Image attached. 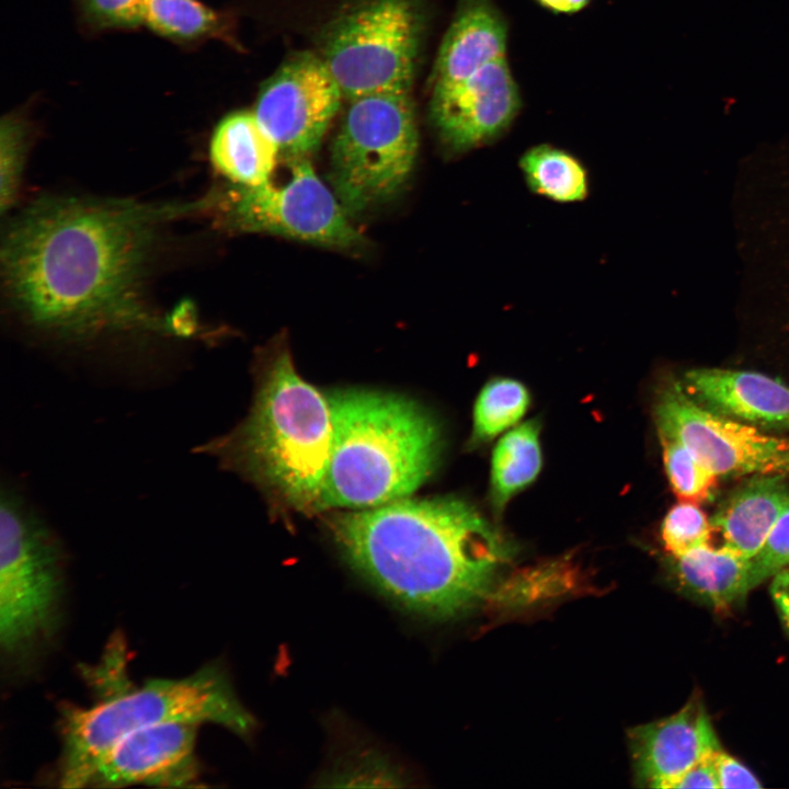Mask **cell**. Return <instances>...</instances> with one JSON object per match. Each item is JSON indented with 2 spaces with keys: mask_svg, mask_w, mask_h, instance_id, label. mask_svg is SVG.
I'll return each mask as SVG.
<instances>
[{
  "mask_svg": "<svg viewBox=\"0 0 789 789\" xmlns=\"http://www.w3.org/2000/svg\"><path fill=\"white\" fill-rule=\"evenodd\" d=\"M712 526L696 503L681 502L665 515L661 538L667 552L679 558L689 551L709 546Z\"/></svg>",
  "mask_w": 789,
  "mask_h": 789,
  "instance_id": "obj_25",
  "label": "cell"
},
{
  "mask_svg": "<svg viewBox=\"0 0 789 789\" xmlns=\"http://www.w3.org/2000/svg\"><path fill=\"white\" fill-rule=\"evenodd\" d=\"M789 564V508L778 518L764 545L750 559V586L755 587Z\"/></svg>",
  "mask_w": 789,
  "mask_h": 789,
  "instance_id": "obj_28",
  "label": "cell"
},
{
  "mask_svg": "<svg viewBox=\"0 0 789 789\" xmlns=\"http://www.w3.org/2000/svg\"><path fill=\"white\" fill-rule=\"evenodd\" d=\"M507 38L506 19L494 0H459L438 50L433 88L461 81L506 57Z\"/></svg>",
  "mask_w": 789,
  "mask_h": 789,
  "instance_id": "obj_16",
  "label": "cell"
},
{
  "mask_svg": "<svg viewBox=\"0 0 789 789\" xmlns=\"http://www.w3.org/2000/svg\"><path fill=\"white\" fill-rule=\"evenodd\" d=\"M655 421L659 436L681 442L717 476L789 473V438L702 408L681 381L660 391Z\"/></svg>",
  "mask_w": 789,
  "mask_h": 789,
  "instance_id": "obj_10",
  "label": "cell"
},
{
  "mask_svg": "<svg viewBox=\"0 0 789 789\" xmlns=\"http://www.w3.org/2000/svg\"><path fill=\"white\" fill-rule=\"evenodd\" d=\"M660 441L667 478L681 501L697 504L710 498L718 476L677 439L660 436Z\"/></svg>",
  "mask_w": 789,
  "mask_h": 789,
  "instance_id": "obj_24",
  "label": "cell"
},
{
  "mask_svg": "<svg viewBox=\"0 0 789 789\" xmlns=\"http://www.w3.org/2000/svg\"><path fill=\"white\" fill-rule=\"evenodd\" d=\"M85 22L95 28H132L142 24L141 0H79Z\"/></svg>",
  "mask_w": 789,
  "mask_h": 789,
  "instance_id": "obj_29",
  "label": "cell"
},
{
  "mask_svg": "<svg viewBox=\"0 0 789 789\" xmlns=\"http://www.w3.org/2000/svg\"><path fill=\"white\" fill-rule=\"evenodd\" d=\"M332 435L328 396L298 375L281 345L261 362L248 416L198 449L283 506L312 513L322 510Z\"/></svg>",
  "mask_w": 789,
  "mask_h": 789,
  "instance_id": "obj_3",
  "label": "cell"
},
{
  "mask_svg": "<svg viewBox=\"0 0 789 789\" xmlns=\"http://www.w3.org/2000/svg\"><path fill=\"white\" fill-rule=\"evenodd\" d=\"M291 178L282 186L270 181L214 194L222 222L236 230L265 232L338 249H356L364 236L351 224L335 194L307 158L290 160Z\"/></svg>",
  "mask_w": 789,
  "mask_h": 789,
  "instance_id": "obj_9",
  "label": "cell"
},
{
  "mask_svg": "<svg viewBox=\"0 0 789 789\" xmlns=\"http://www.w3.org/2000/svg\"><path fill=\"white\" fill-rule=\"evenodd\" d=\"M343 98L322 58L298 53L264 83L253 113L281 155L307 158L318 149Z\"/></svg>",
  "mask_w": 789,
  "mask_h": 789,
  "instance_id": "obj_11",
  "label": "cell"
},
{
  "mask_svg": "<svg viewBox=\"0 0 789 789\" xmlns=\"http://www.w3.org/2000/svg\"><path fill=\"white\" fill-rule=\"evenodd\" d=\"M322 780L330 782V786H402L401 774L389 762L376 754L368 753H365L363 757L359 755L345 761Z\"/></svg>",
  "mask_w": 789,
  "mask_h": 789,
  "instance_id": "obj_27",
  "label": "cell"
},
{
  "mask_svg": "<svg viewBox=\"0 0 789 789\" xmlns=\"http://www.w3.org/2000/svg\"><path fill=\"white\" fill-rule=\"evenodd\" d=\"M528 188L557 203L584 201L590 191L588 172L570 151L549 144L528 148L518 162Z\"/></svg>",
  "mask_w": 789,
  "mask_h": 789,
  "instance_id": "obj_21",
  "label": "cell"
},
{
  "mask_svg": "<svg viewBox=\"0 0 789 789\" xmlns=\"http://www.w3.org/2000/svg\"><path fill=\"white\" fill-rule=\"evenodd\" d=\"M771 594L784 622L789 628V573L780 571L775 574Z\"/></svg>",
  "mask_w": 789,
  "mask_h": 789,
  "instance_id": "obj_32",
  "label": "cell"
},
{
  "mask_svg": "<svg viewBox=\"0 0 789 789\" xmlns=\"http://www.w3.org/2000/svg\"><path fill=\"white\" fill-rule=\"evenodd\" d=\"M186 204L45 197L11 221L2 240L5 291L25 321L83 340L133 330L170 332L145 304L142 279L159 228L209 209Z\"/></svg>",
  "mask_w": 789,
  "mask_h": 789,
  "instance_id": "obj_1",
  "label": "cell"
},
{
  "mask_svg": "<svg viewBox=\"0 0 789 789\" xmlns=\"http://www.w3.org/2000/svg\"><path fill=\"white\" fill-rule=\"evenodd\" d=\"M789 508V488L779 474H763L734 492L711 519L723 547L751 559Z\"/></svg>",
  "mask_w": 789,
  "mask_h": 789,
  "instance_id": "obj_17",
  "label": "cell"
},
{
  "mask_svg": "<svg viewBox=\"0 0 789 789\" xmlns=\"http://www.w3.org/2000/svg\"><path fill=\"white\" fill-rule=\"evenodd\" d=\"M328 526L355 570L430 618L455 617L480 603L511 556L503 535L456 498L401 499L335 514Z\"/></svg>",
  "mask_w": 789,
  "mask_h": 789,
  "instance_id": "obj_2",
  "label": "cell"
},
{
  "mask_svg": "<svg viewBox=\"0 0 789 789\" xmlns=\"http://www.w3.org/2000/svg\"><path fill=\"white\" fill-rule=\"evenodd\" d=\"M541 465L536 421L514 427L499 441L492 455L490 481V501L496 514H501L510 500L537 478Z\"/></svg>",
  "mask_w": 789,
  "mask_h": 789,
  "instance_id": "obj_20",
  "label": "cell"
},
{
  "mask_svg": "<svg viewBox=\"0 0 789 789\" xmlns=\"http://www.w3.org/2000/svg\"><path fill=\"white\" fill-rule=\"evenodd\" d=\"M279 155L277 144L254 113L248 111L226 115L214 129L209 144L215 169L240 186L268 182Z\"/></svg>",
  "mask_w": 789,
  "mask_h": 789,
  "instance_id": "obj_18",
  "label": "cell"
},
{
  "mask_svg": "<svg viewBox=\"0 0 789 789\" xmlns=\"http://www.w3.org/2000/svg\"><path fill=\"white\" fill-rule=\"evenodd\" d=\"M64 556L50 527L12 487L0 504V649L9 660L31 654L56 632Z\"/></svg>",
  "mask_w": 789,
  "mask_h": 789,
  "instance_id": "obj_6",
  "label": "cell"
},
{
  "mask_svg": "<svg viewBox=\"0 0 789 789\" xmlns=\"http://www.w3.org/2000/svg\"><path fill=\"white\" fill-rule=\"evenodd\" d=\"M628 737L636 779L660 789L720 748L706 709L695 700L667 718L633 728Z\"/></svg>",
  "mask_w": 789,
  "mask_h": 789,
  "instance_id": "obj_14",
  "label": "cell"
},
{
  "mask_svg": "<svg viewBox=\"0 0 789 789\" xmlns=\"http://www.w3.org/2000/svg\"><path fill=\"white\" fill-rule=\"evenodd\" d=\"M173 721L214 723L242 737L255 729V719L219 664H207L181 678L150 679L88 708L61 707L59 786L88 787L99 763L122 739Z\"/></svg>",
  "mask_w": 789,
  "mask_h": 789,
  "instance_id": "obj_5",
  "label": "cell"
},
{
  "mask_svg": "<svg viewBox=\"0 0 789 789\" xmlns=\"http://www.w3.org/2000/svg\"><path fill=\"white\" fill-rule=\"evenodd\" d=\"M713 764L721 789L762 787L757 777L747 767L721 748L714 752Z\"/></svg>",
  "mask_w": 789,
  "mask_h": 789,
  "instance_id": "obj_30",
  "label": "cell"
},
{
  "mask_svg": "<svg viewBox=\"0 0 789 789\" xmlns=\"http://www.w3.org/2000/svg\"><path fill=\"white\" fill-rule=\"evenodd\" d=\"M530 402L527 388L512 378H494L487 382L473 408L469 447H479L515 425Z\"/></svg>",
  "mask_w": 789,
  "mask_h": 789,
  "instance_id": "obj_22",
  "label": "cell"
},
{
  "mask_svg": "<svg viewBox=\"0 0 789 789\" xmlns=\"http://www.w3.org/2000/svg\"><path fill=\"white\" fill-rule=\"evenodd\" d=\"M142 24L180 42L210 36L220 27L218 15L198 0H141Z\"/></svg>",
  "mask_w": 789,
  "mask_h": 789,
  "instance_id": "obj_23",
  "label": "cell"
},
{
  "mask_svg": "<svg viewBox=\"0 0 789 789\" xmlns=\"http://www.w3.org/2000/svg\"><path fill=\"white\" fill-rule=\"evenodd\" d=\"M26 124L15 115L1 123V210L14 202L26 148Z\"/></svg>",
  "mask_w": 789,
  "mask_h": 789,
  "instance_id": "obj_26",
  "label": "cell"
},
{
  "mask_svg": "<svg viewBox=\"0 0 789 789\" xmlns=\"http://www.w3.org/2000/svg\"><path fill=\"white\" fill-rule=\"evenodd\" d=\"M674 559L682 587L718 610L728 608L751 590L750 559L723 547L709 545Z\"/></svg>",
  "mask_w": 789,
  "mask_h": 789,
  "instance_id": "obj_19",
  "label": "cell"
},
{
  "mask_svg": "<svg viewBox=\"0 0 789 789\" xmlns=\"http://www.w3.org/2000/svg\"><path fill=\"white\" fill-rule=\"evenodd\" d=\"M348 101L331 148L329 178L351 216L401 192L414 167L419 134L410 91Z\"/></svg>",
  "mask_w": 789,
  "mask_h": 789,
  "instance_id": "obj_7",
  "label": "cell"
},
{
  "mask_svg": "<svg viewBox=\"0 0 789 789\" xmlns=\"http://www.w3.org/2000/svg\"><path fill=\"white\" fill-rule=\"evenodd\" d=\"M421 33L414 0H363L330 23L320 57L347 100L410 91Z\"/></svg>",
  "mask_w": 789,
  "mask_h": 789,
  "instance_id": "obj_8",
  "label": "cell"
},
{
  "mask_svg": "<svg viewBox=\"0 0 789 789\" xmlns=\"http://www.w3.org/2000/svg\"><path fill=\"white\" fill-rule=\"evenodd\" d=\"M713 754H710L667 782L664 789L719 788Z\"/></svg>",
  "mask_w": 789,
  "mask_h": 789,
  "instance_id": "obj_31",
  "label": "cell"
},
{
  "mask_svg": "<svg viewBox=\"0 0 789 789\" xmlns=\"http://www.w3.org/2000/svg\"><path fill=\"white\" fill-rule=\"evenodd\" d=\"M592 0H536L544 9L558 14H572L583 10Z\"/></svg>",
  "mask_w": 789,
  "mask_h": 789,
  "instance_id": "obj_33",
  "label": "cell"
},
{
  "mask_svg": "<svg viewBox=\"0 0 789 789\" xmlns=\"http://www.w3.org/2000/svg\"><path fill=\"white\" fill-rule=\"evenodd\" d=\"M686 393L717 414L764 428L789 430V386L764 374L695 368L681 381Z\"/></svg>",
  "mask_w": 789,
  "mask_h": 789,
  "instance_id": "obj_15",
  "label": "cell"
},
{
  "mask_svg": "<svg viewBox=\"0 0 789 789\" xmlns=\"http://www.w3.org/2000/svg\"><path fill=\"white\" fill-rule=\"evenodd\" d=\"M332 446L322 510L404 499L433 472L442 448L433 416L403 396L364 389L328 395Z\"/></svg>",
  "mask_w": 789,
  "mask_h": 789,
  "instance_id": "obj_4",
  "label": "cell"
},
{
  "mask_svg": "<svg viewBox=\"0 0 789 789\" xmlns=\"http://www.w3.org/2000/svg\"><path fill=\"white\" fill-rule=\"evenodd\" d=\"M522 106L519 89L506 57L466 79L433 88L431 118L445 149L465 153L499 139Z\"/></svg>",
  "mask_w": 789,
  "mask_h": 789,
  "instance_id": "obj_12",
  "label": "cell"
},
{
  "mask_svg": "<svg viewBox=\"0 0 789 789\" xmlns=\"http://www.w3.org/2000/svg\"><path fill=\"white\" fill-rule=\"evenodd\" d=\"M198 725L173 721L126 735L102 758L88 786H198L201 767L195 755Z\"/></svg>",
  "mask_w": 789,
  "mask_h": 789,
  "instance_id": "obj_13",
  "label": "cell"
}]
</instances>
